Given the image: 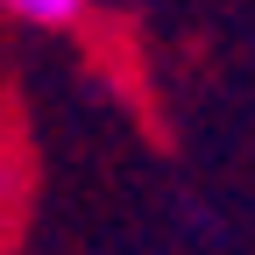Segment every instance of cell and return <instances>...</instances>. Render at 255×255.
<instances>
[{
    "instance_id": "cell-1",
    "label": "cell",
    "mask_w": 255,
    "mask_h": 255,
    "mask_svg": "<svg viewBox=\"0 0 255 255\" xmlns=\"http://www.w3.org/2000/svg\"><path fill=\"white\" fill-rule=\"evenodd\" d=\"M0 7H7L14 21H28V28H71L92 0H0Z\"/></svg>"
}]
</instances>
